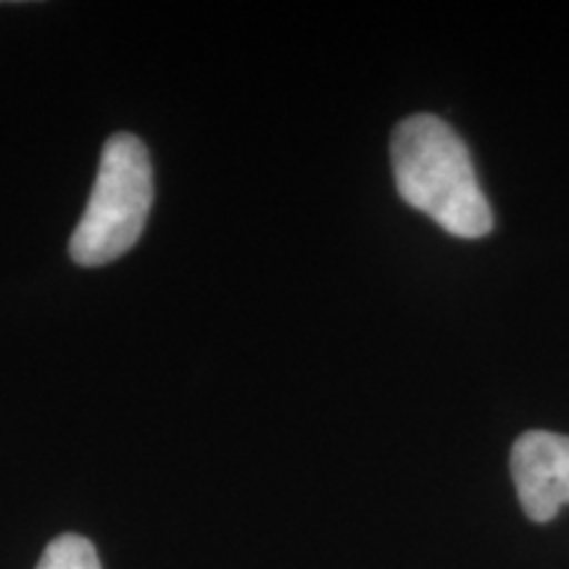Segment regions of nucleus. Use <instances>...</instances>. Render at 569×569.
<instances>
[{
	"instance_id": "nucleus-1",
	"label": "nucleus",
	"mask_w": 569,
	"mask_h": 569,
	"mask_svg": "<svg viewBox=\"0 0 569 569\" xmlns=\"http://www.w3.org/2000/svg\"><path fill=\"white\" fill-rule=\"evenodd\" d=\"M390 161L403 201L448 234L475 240L493 230V211L467 146L443 119L432 113L403 119L390 140Z\"/></svg>"
},
{
	"instance_id": "nucleus-2",
	"label": "nucleus",
	"mask_w": 569,
	"mask_h": 569,
	"mask_svg": "<svg viewBox=\"0 0 569 569\" xmlns=\"http://www.w3.org/2000/svg\"><path fill=\"white\" fill-rule=\"evenodd\" d=\"M153 206V167L148 148L130 132L106 140L96 184L69 253L82 267H103L124 256L146 230Z\"/></svg>"
},
{
	"instance_id": "nucleus-3",
	"label": "nucleus",
	"mask_w": 569,
	"mask_h": 569,
	"mask_svg": "<svg viewBox=\"0 0 569 569\" xmlns=\"http://www.w3.org/2000/svg\"><path fill=\"white\" fill-rule=\"evenodd\" d=\"M511 478L525 515L551 522L569 503V436L530 430L511 448Z\"/></svg>"
},
{
	"instance_id": "nucleus-4",
	"label": "nucleus",
	"mask_w": 569,
	"mask_h": 569,
	"mask_svg": "<svg viewBox=\"0 0 569 569\" xmlns=\"http://www.w3.org/2000/svg\"><path fill=\"white\" fill-rule=\"evenodd\" d=\"M34 569H101V561L88 538L67 532L48 543Z\"/></svg>"
}]
</instances>
